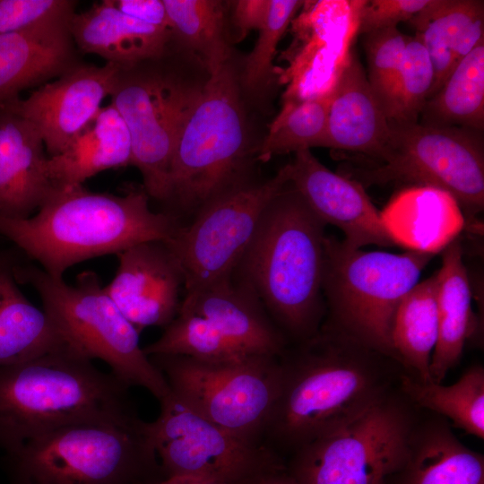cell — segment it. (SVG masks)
<instances>
[{"label": "cell", "instance_id": "cell-1", "mask_svg": "<svg viewBox=\"0 0 484 484\" xmlns=\"http://www.w3.org/2000/svg\"><path fill=\"white\" fill-rule=\"evenodd\" d=\"M279 359L280 386L261 444L284 460L383 400L402 372L394 359L324 328Z\"/></svg>", "mask_w": 484, "mask_h": 484}, {"label": "cell", "instance_id": "cell-2", "mask_svg": "<svg viewBox=\"0 0 484 484\" xmlns=\"http://www.w3.org/2000/svg\"><path fill=\"white\" fill-rule=\"evenodd\" d=\"M129 387L66 343L0 367V448L81 423L140 428Z\"/></svg>", "mask_w": 484, "mask_h": 484}, {"label": "cell", "instance_id": "cell-3", "mask_svg": "<svg viewBox=\"0 0 484 484\" xmlns=\"http://www.w3.org/2000/svg\"><path fill=\"white\" fill-rule=\"evenodd\" d=\"M179 226L173 214L150 208L144 190L116 195L82 185L54 187L26 219L0 216V235L56 279L85 260L146 241H167Z\"/></svg>", "mask_w": 484, "mask_h": 484}, {"label": "cell", "instance_id": "cell-4", "mask_svg": "<svg viewBox=\"0 0 484 484\" xmlns=\"http://www.w3.org/2000/svg\"><path fill=\"white\" fill-rule=\"evenodd\" d=\"M326 226L288 181L264 210L232 274L296 343L321 327Z\"/></svg>", "mask_w": 484, "mask_h": 484}, {"label": "cell", "instance_id": "cell-5", "mask_svg": "<svg viewBox=\"0 0 484 484\" xmlns=\"http://www.w3.org/2000/svg\"><path fill=\"white\" fill-rule=\"evenodd\" d=\"M435 255L353 249L326 235L322 291L328 318L320 328L397 361L391 338L396 310Z\"/></svg>", "mask_w": 484, "mask_h": 484}, {"label": "cell", "instance_id": "cell-6", "mask_svg": "<svg viewBox=\"0 0 484 484\" xmlns=\"http://www.w3.org/2000/svg\"><path fill=\"white\" fill-rule=\"evenodd\" d=\"M145 424L81 423L5 453L9 484H144L165 479Z\"/></svg>", "mask_w": 484, "mask_h": 484}, {"label": "cell", "instance_id": "cell-7", "mask_svg": "<svg viewBox=\"0 0 484 484\" xmlns=\"http://www.w3.org/2000/svg\"><path fill=\"white\" fill-rule=\"evenodd\" d=\"M18 281L30 284L65 341L89 359L105 362L128 387H143L159 402L170 393L140 345L137 329L121 313L98 275L90 271L67 284L35 265L15 264Z\"/></svg>", "mask_w": 484, "mask_h": 484}, {"label": "cell", "instance_id": "cell-8", "mask_svg": "<svg viewBox=\"0 0 484 484\" xmlns=\"http://www.w3.org/2000/svg\"><path fill=\"white\" fill-rule=\"evenodd\" d=\"M246 151V117L229 61L208 76L179 128L168 201L184 212H196L244 177Z\"/></svg>", "mask_w": 484, "mask_h": 484}, {"label": "cell", "instance_id": "cell-9", "mask_svg": "<svg viewBox=\"0 0 484 484\" xmlns=\"http://www.w3.org/2000/svg\"><path fill=\"white\" fill-rule=\"evenodd\" d=\"M483 132L420 122L389 121L375 165L353 168L363 186L407 183L448 193L469 220L484 207Z\"/></svg>", "mask_w": 484, "mask_h": 484}, {"label": "cell", "instance_id": "cell-10", "mask_svg": "<svg viewBox=\"0 0 484 484\" xmlns=\"http://www.w3.org/2000/svg\"><path fill=\"white\" fill-rule=\"evenodd\" d=\"M149 358L182 402L243 441L262 445L280 386V357L250 354L220 361L177 355Z\"/></svg>", "mask_w": 484, "mask_h": 484}, {"label": "cell", "instance_id": "cell-11", "mask_svg": "<svg viewBox=\"0 0 484 484\" xmlns=\"http://www.w3.org/2000/svg\"><path fill=\"white\" fill-rule=\"evenodd\" d=\"M418 408L391 392L360 416L303 445L287 470L299 484H373L401 463Z\"/></svg>", "mask_w": 484, "mask_h": 484}, {"label": "cell", "instance_id": "cell-12", "mask_svg": "<svg viewBox=\"0 0 484 484\" xmlns=\"http://www.w3.org/2000/svg\"><path fill=\"white\" fill-rule=\"evenodd\" d=\"M288 181L286 165L264 181L243 177L207 201L190 224L180 225L165 241L182 269L185 296L232 276L264 210Z\"/></svg>", "mask_w": 484, "mask_h": 484}, {"label": "cell", "instance_id": "cell-13", "mask_svg": "<svg viewBox=\"0 0 484 484\" xmlns=\"http://www.w3.org/2000/svg\"><path fill=\"white\" fill-rule=\"evenodd\" d=\"M158 418L145 424L163 475L194 476L229 484H251L286 469L283 458L223 429L171 392Z\"/></svg>", "mask_w": 484, "mask_h": 484}, {"label": "cell", "instance_id": "cell-14", "mask_svg": "<svg viewBox=\"0 0 484 484\" xmlns=\"http://www.w3.org/2000/svg\"><path fill=\"white\" fill-rule=\"evenodd\" d=\"M203 84L174 73L142 67L120 68L111 104L127 127L131 165L142 174L149 197L168 201L173 150L179 128Z\"/></svg>", "mask_w": 484, "mask_h": 484}, {"label": "cell", "instance_id": "cell-15", "mask_svg": "<svg viewBox=\"0 0 484 484\" xmlns=\"http://www.w3.org/2000/svg\"><path fill=\"white\" fill-rule=\"evenodd\" d=\"M364 0L304 1L280 74L283 102L331 96L348 65Z\"/></svg>", "mask_w": 484, "mask_h": 484}, {"label": "cell", "instance_id": "cell-16", "mask_svg": "<svg viewBox=\"0 0 484 484\" xmlns=\"http://www.w3.org/2000/svg\"><path fill=\"white\" fill-rule=\"evenodd\" d=\"M120 67L74 65L53 82L43 83L26 99L15 98L1 106L32 124L48 157L60 153L102 108L110 96Z\"/></svg>", "mask_w": 484, "mask_h": 484}, {"label": "cell", "instance_id": "cell-17", "mask_svg": "<svg viewBox=\"0 0 484 484\" xmlns=\"http://www.w3.org/2000/svg\"><path fill=\"white\" fill-rule=\"evenodd\" d=\"M118 266L105 290L126 319L141 332L166 327L178 314L184 275L163 240L132 246L117 255Z\"/></svg>", "mask_w": 484, "mask_h": 484}, {"label": "cell", "instance_id": "cell-18", "mask_svg": "<svg viewBox=\"0 0 484 484\" xmlns=\"http://www.w3.org/2000/svg\"><path fill=\"white\" fill-rule=\"evenodd\" d=\"M286 166L289 182L326 225L342 231L346 246L395 245L360 183L331 171L309 149L295 152L293 161Z\"/></svg>", "mask_w": 484, "mask_h": 484}, {"label": "cell", "instance_id": "cell-19", "mask_svg": "<svg viewBox=\"0 0 484 484\" xmlns=\"http://www.w3.org/2000/svg\"><path fill=\"white\" fill-rule=\"evenodd\" d=\"M179 311L207 319L252 354L280 357L288 347V340L257 296L232 276L186 295Z\"/></svg>", "mask_w": 484, "mask_h": 484}, {"label": "cell", "instance_id": "cell-20", "mask_svg": "<svg viewBox=\"0 0 484 484\" xmlns=\"http://www.w3.org/2000/svg\"><path fill=\"white\" fill-rule=\"evenodd\" d=\"M432 413V412H431ZM419 414L391 484H484V456L463 443L445 419Z\"/></svg>", "mask_w": 484, "mask_h": 484}, {"label": "cell", "instance_id": "cell-21", "mask_svg": "<svg viewBox=\"0 0 484 484\" xmlns=\"http://www.w3.org/2000/svg\"><path fill=\"white\" fill-rule=\"evenodd\" d=\"M0 113V216L26 219L44 203L54 186L43 140L26 119Z\"/></svg>", "mask_w": 484, "mask_h": 484}, {"label": "cell", "instance_id": "cell-22", "mask_svg": "<svg viewBox=\"0 0 484 484\" xmlns=\"http://www.w3.org/2000/svg\"><path fill=\"white\" fill-rule=\"evenodd\" d=\"M72 16L0 35V107L75 65Z\"/></svg>", "mask_w": 484, "mask_h": 484}, {"label": "cell", "instance_id": "cell-23", "mask_svg": "<svg viewBox=\"0 0 484 484\" xmlns=\"http://www.w3.org/2000/svg\"><path fill=\"white\" fill-rule=\"evenodd\" d=\"M74 44L89 54L104 58L120 68L161 57L171 32L132 18L104 0L70 19Z\"/></svg>", "mask_w": 484, "mask_h": 484}, {"label": "cell", "instance_id": "cell-24", "mask_svg": "<svg viewBox=\"0 0 484 484\" xmlns=\"http://www.w3.org/2000/svg\"><path fill=\"white\" fill-rule=\"evenodd\" d=\"M388 132L389 120L353 50L331 97L322 147L376 159Z\"/></svg>", "mask_w": 484, "mask_h": 484}, {"label": "cell", "instance_id": "cell-25", "mask_svg": "<svg viewBox=\"0 0 484 484\" xmlns=\"http://www.w3.org/2000/svg\"><path fill=\"white\" fill-rule=\"evenodd\" d=\"M380 213L395 245L435 255L456 238L465 225L456 201L448 193L429 186L402 190Z\"/></svg>", "mask_w": 484, "mask_h": 484}, {"label": "cell", "instance_id": "cell-26", "mask_svg": "<svg viewBox=\"0 0 484 484\" xmlns=\"http://www.w3.org/2000/svg\"><path fill=\"white\" fill-rule=\"evenodd\" d=\"M409 22L434 67L429 99L444 84L454 65L484 41V2L429 0Z\"/></svg>", "mask_w": 484, "mask_h": 484}, {"label": "cell", "instance_id": "cell-27", "mask_svg": "<svg viewBox=\"0 0 484 484\" xmlns=\"http://www.w3.org/2000/svg\"><path fill=\"white\" fill-rule=\"evenodd\" d=\"M130 135L123 118L110 103L58 154L48 157L54 187L82 186L107 169L131 165Z\"/></svg>", "mask_w": 484, "mask_h": 484}, {"label": "cell", "instance_id": "cell-28", "mask_svg": "<svg viewBox=\"0 0 484 484\" xmlns=\"http://www.w3.org/2000/svg\"><path fill=\"white\" fill-rule=\"evenodd\" d=\"M437 277L438 339L429 371L432 381L441 384L458 363L473 330L471 285L458 237L442 250Z\"/></svg>", "mask_w": 484, "mask_h": 484}, {"label": "cell", "instance_id": "cell-29", "mask_svg": "<svg viewBox=\"0 0 484 484\" xmlns=\"http://www.w3.org/2000/svg\"><path fill=\"white\" fill-rule=\"evenodd\" d=\"M14 268L10 257L0 255V367L67 343L45 310L22 292Z\"/></svg>", "mask_w": 484, "mask_h": 484}, {"label": "cell", "instance_id": "cell-30", "mask_svg": "<svg viewBox=\"0 0 484 484\" xmlns=\"http://www.w3.org/2000/svg\"><path fill=\"white\" fill-rule=\"evenodd\" d=\"M437 272L418 282L402 299L393 319L392 346L404 372L433 382L431 357L438 339Z\"/></svg>", "mask_w": 484, "mask_h": 484}, {"label": "cell", "instance_id": "cell-31", "mask_svg": "<svg viewBox=\"0 0 484 484\" xmlns=\"http://www.w3.org/2000/svg\"><path fill=\"white\" fill-rule=\"evenodd\" d=\"M403 394L418 408L449 420L454 427L484 438V368H468L450 385L422 383L404 371L399 380Z\"/></svg>", "mask_w": 484, "mask_h": 484}, {"label": "cell", "instance_id": "cell-32", "mask_svg": "<svg viewBox=\"0 0 484 484\" xmlns=\"http://www.w3.org/2000/svg\"><path fill=\"white\" fill-rule=\"evenodd\" d=\"M419 122L484 129V41L453 68L444 84L425 103Z\"/></svg>", "mask_w": 484, "mask_h": 484}, {"label": "cell", "instance_id": "cell-33", "mask_svg": "<svg viewBox=\"0 0 484 484\" xmlns=\"http://www.w3.org/2000/svg\"><path fill=\"white\" fill-rule=\"evenodd\" d=\"M171 38L197 56L208 74L229 62L223 4L212 0H163Z\"/></svg>", "mask_w": 484, "mask_h": 484}, {"label": "cell", "instance_id": "cell-34", "mask_svg": "<svg viewBox=\"0 0 484 484\" xmlns=\"http://www.w3.org/2000/svg\"><path fill=\"white\" fill-rule=\"evenodd\" d=\"M143 349L148 357L177 355L203 361L236 359L252 354L226 337L207 319L185 311H179L162 334Z\"/></svg>", "mask_w": 484, "mask_h": 484}, {"label": "cell", "instance_id": "cell-35", "mask_svg": "<svg viewBox=\"0 0 484 484\" xmlns=\"http://www.w3.org/2000/svg\"><path fill=\"white\" fill-rule=\"evenodd\" d=\"M331 97L283 102L258 148L256 159L266 162L275 155L322 147Z\"/></svg>", "mask_w": 484, "mask_h": 484}, {"label": "cell", "instance_id": "cell-36", "mask_svg": "<svg viewBox=\"0 0 484 484\" xmlns=\"http://www.w3.org/2000/svg\"><path fill=\"white\" fill-rule=\"evenodd\" d=\"M434 79V67L425 47L414 36L407 35L401 69L387 110L388 120L418 122Z\"/></svg>", "mask_w": 484, "mask_h": 484}, {"label": "cell", "instance_id": "cell-37", "mask_svg": "<svg viewBox=\"0 0 484 484\" xmlns=\"http://www.w3.org/2000/svg\"><path fill=\"white\" fill-rule=\"evenodd\" d=\"M303 4L300 0H269L266 19L258 30V39L242 72L241 84L247 91L261 92L272 82L278 43Z\"/></svg>", "mask_w": 484, "mask_h": 484}, {"label": "cell", "instance_id": "cell-38", "mask_svg": "<svg viewBox=\"0 0 484 484\" xmlns=\"http://www.w3.org/2000/svg\"><path fill=\"white\" fill-rule=\"evenodd\" d=\"M367 59V81L384 108L387 110L394 83L399 74L407 35L397 27L363 35Z\"/></svg>", "mask_w": 484, "mask_h": 484}, {"label": "cell", "instance_id": "cell-39", "mask_svg": "<svg viewBox=\"0 0 484 484\" xmlns=\"http://www.w3.org/2000/svg\"><path fill=\"white\" fill-rule=\"evenodd\" d=\"M74 1L0 0V35L72 16Z\"/></svg>", "mask_w": 484, "mask_h": 484}, {"label": "cell", "instance_id": "cell-40", "mask_svg": "<svg viewBox=\"0 0 484 484\" xmlns=\"http://www.w3.org/2000/svg\"><path fill=\"white\" fill-rule=\"evenodd\" d=\"M429 0H364L359 16V34L397 27L409 22Z\"/></svg>", "mask_w": 484, "mask_h": 484}, {"label": "cell", "instance_id": "cell-41", "mask_svg": "<svg viewBox=\"0 0 484 484\" xmlns=\"http://www.w3.org/2000/svg\"><path fill=\"white\" fill-rule=\"evenodd\" d=\"M123 13L151 26L170 30L163 0H111Z\"/></svg>", "mask_w": 484, "mask_h": 484}, {"label": "cell", "instance_id": "cell-42", "mask_svg": "<svg viewBox=\"0 0 484 484\" xmlns=\"http://www.w3.org/2000/svg\"><path fill=\"white\" fill-rule=\"evenodd\" d=\"M269 8V0H239L234 2V26L243 39L251 30H259L264 22Z\"/></svg>", "mask_w": 484, "mask_h": 484}, {"label": "cell", "instance_id": "cell-43", "mask_svg": "<svg viewBox=\"0 0 484 484\" xmlns=\"http://www.w3.org/2000/svg\"><path fill=\"white\" fill-rule=\"evenodd\" d=\"M251 484H299L287 468L268 473Z\"/></svg>", "mask_w": 484, "mask_h": 484}, {"label": "cell", "instance_id": "cell-44", "mask_svg": "<svg viewBox=\"0 0 484 484\" xmlns=\"http://www.w3.org/2000/svg\"><path fill=\"white\" fill-rule=\"evenodd\" d=\"M144 484H229L220 481H216L205 478L194 476H172L163 480L144 483Z\"/></svg>", "mask_w": 484, "mask_h": 484}, {"label": "cell", "instance_id": "cell-45", "mask_svg": "<svg viewBox=\"0 0 484 484\" xmlns=\"http://www.w3.org/2000/svg\"><path fill=\"white\" fill-rule=\"evenodd\" d=\"M373 484H385V478H378Z\"/></svg>", "mask_w": 484, "mask_h": 484}]
</instances>
